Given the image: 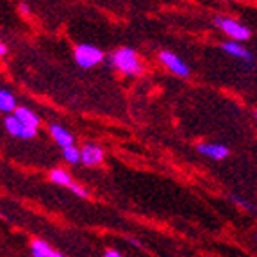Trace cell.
Here are the masks:
<instances>
[{
  "instance_id": "cell-1",
  "label": "cell",
  "mask_w": 257,
  "mask_h": 257,
  "mask_svg": "<svg viewBox=\"0 0 257 257\" xmlns=\"http://www.w3.org/2000/svg\"><path fill=\"white\" fill-rule=\"evenodd\" d=\"M111 64L118 72L128 77H138L143 73V63L138 57V52L131 47H121L111 56Z\"/></svg>"
},
{
  "instance_id": "cell-2",
  "label": "cell",
  "mask_w": 257,
  "mask_h": 257,
  "mask_svg": "<svg viewBox=\"0 0 257 257\" xmlns=\"http://www.w3.org/2000/svg\"><path fill=\"white\" fill-rule=\"evenodd\" d=\"M73 57H75V63L79 64L80 68H93L96 64H100L104 61V52H102L98 47H93L88 43H80L73 50Z\"/></svg>"
},
{
  "instance_id": "cell-3",
  "label": "cell",
  "mask_w": 257,
  "mask_h": 257,
  "mask_svg": "<svg viewBox=\"0 0 257 257\" xmlns=\"http://www.w3.org/2000/svg\"><path fill=\"white\" fill-rule=\"evenodd\" d=\"M214 25L237 43L246 41L250 38V29L239 24L237 20H234V18H229V16H214Z\"/></svg>"
},
{
  "instance_id": "cell-4",
  "label": "cell",
  "mask_w": 257,
  "mask_h": 257,
  "mask_svg": "<svg viewBox=\"0 0 257 257\" xmlns=\"http://www.w3.org/2000/svg\"><path fill=\"white\" fill-rule=\"evenodd\" d=\"M159 61L165 64L166 70H170V72L175 73V75H179V77H188L189 73H191L188 64L177 56V54L168 52V50H163V52L159 54Z\"/></svg>"
},
{
  "instance_id": "cell-5",
  "label": "cell",
  "mask_w": 257,
  "mask_h": 257,
  "mask_svg": "<svg viewBox=\"0 0 257 257\" xmlns=\"http://www.w3.org/2000/svg\"><path fill=\"white\" fill-rule=\"evenodd\" d=\"M4 125H6V131H8L13 138H20V140H32V138H36V134H38V131H34V128L25 127V125L22 123V121L18 120L15 114H9V116H6Z\"/></svg>"
},
{
  "instance_id": "cell-6",
  "label": "cell",
  "mask_w": 257,
  "mask_h": 257,
  "mask_svg": "<svg viewBox=\"0 0 257 257\" xmlns=\"http://www.w3.org/2000/svg\"><path fill=\"white\" fill-rule=\"evenodd\" d=\"M104 161V150L95 143H86L80 149V163L86 166H98Z\"/></svg>"
},
{
  "instance_id": "cell-7",
  "label": "cell",
  "mask_w": 257,
  "mask_h": 257,
  "mask_svg": "<svg viewBox=\"0 0 257 257\" xmlns=\"http://www.w3.org/2000/svg\"><path fill=\"white\" fill-rule=\"evenodd\" d=\"M197 150H198V154H202V156L209 157V159H214V161H221L229 156V149L220 143H200V145H197Z\"/></svg>"
},
{
  "instance_id": "cell-8",
  "label": "cell",
  "mask_w": 257,
  "mask_h": 257,
  "mask_svg": "<svg viewBox=\"0 0 257 257\" xmlns=\"http://www.w3.org/2000/svg\"><path fill=\"white\" fill-rule=\"evenodd\" d=\"M50 136H52V140L59 145L61 149H66V147H73V145H75L73 134L70 133V131H66V128L59 123L50 125Z\"/></svg>"
},
{
  "instance_id": "cell-9",
  "label": "cell",
  "mask_w": 257,
  "mask_h": 257,
  "mask_svg": "<svg viewBox=\"0 0 257 257\" xmlns=\"http://www.w3.org/2000/svg\"><path fill=\"white\" fill-rule=\"evenodd\" d=\"M221 48H223V52H227L229 56L245 61V63H248V64H253V56L250 54V50H246V48L241 43H237V41H225V43L221 45Z\"/></svg>"
},
{
  "instance_id": "cell-10",
  "label": "cell",
  "mask_w": 257,
  "mask_h": 257,
  "mask_svg": "<svg viewBox=\"0 0 257 257\" xmlns=\"http://www.w3.org/2000/svg\"><path fill=\"white\" fill-rule=\"evenodd\" d=\"M13 114H15V116L18 118V120H20L22 123L25 125V127L34 128V131H38V127H40V118H38V114L32 111V109L18 105V109H16Z\"/></svg>"
},
{
  "instance_id": "cell-11",
  "label": "cell",
  "mask_w": 257,
  "mask_h": 257,
  "mask_svg": "<svg viewBox=\"0 0 257 257\" xmlns=\"http://www.w3.org/2000/svg\"><path fill=\"white\" fill-rule=\"evenodd\" d=\"M50 181H52L54 184H57V186L68 188L70 191H72L73 186L77 184V182L72 179V175H70V173L66 172V170H63V168H54L52 172H50Z\"/></svg>"
},
{
  "instance_id": "cell-12",
  "label": "cell",
  "mask_w": 257,
  "mask_h": 257,
  "mask_svg": "<svg viewBox=\"0 0 257 257\" xmlns=\"http://www.w3.org/2000/svg\"><path fill=\"white\" fill-rule=\"evenodd\" d=\"M18 109L16 96L9 89L0 88V111L2 112H15Z\"/></svg>"
},
{
  "instance_id": "cell-13",
  "label": "cell",
  "mask_w": 257,
  "mask_h": 257,
  "mask_svg": "<svg viewBox=\"0 0 257 257\" xmlns=\"http://www.w3.org/2000/svg\"><path fill=\"white\" fill-rule=\"evenodd\" d=\"M54 250L50 248V245H48L47 241L43 239H34L31 243V253L32 257H50V253H52Z\"/></svg>"
},
{
  "instance_id": "cell-14",
  "label": "cell",
  "mask_w": 257,
  "mask_h": 257,
  "mask_svg": "<svg viewBox=\"0 0 257 257\" xmlns=\"http://www.w3.org/2000/svg\"><path fill=\"white\" fill-rule=\"evenodd\" d=\"M63 157L70 165H77V163H80V149H77L75 145L66 147V149H63Z\"/></svg>"
},
{
  "instance_id": "cell-15",
  "label": "cell",
  "mask_w": 257,
  "mask_h": 257,
  "mask_svg": "<svg viewBox=\"0 0 257 257\" xmlns=\"http://www.w3.org/2000/svg\"><path fill=\"white\" fill-rule=\"evenodd\" d=\"M230 200L234 202V204L237 205V207H243L245 211H248V213H252V211H255V205L253 204H250L248 200H243V198H239V197H230Z\"/></svg>"
},
{
  "instance_id": "cell-16",
  "label": "cell",
  "mask_w": 257,
  "mask_h": 257,
  "mask_svg": "<svg viewBox=\"0 0 257 257\" xmlns=\"http://www.w3.org/2000/svg\"><path fill=\"white\" fill-rule=\"evenodd\" d=\"M18 9H20V13H22V15H24V16L31 15V6L25 4V2H22V4L18 6Z\"/></svg>"
},
{
  "instance_id": "cell-17",
  "label": "cell",
  "mask_w": 257,
  "mask_h": 257,
  "mask_svg": "<svg viewBox=\"0 0 257 257\" xmlns=\"http://www.w3.org/2000/svg\"><path fill=\"white\" fill-rule=\"evenodd\" d=\"M104 257H123V255H121V253L118 252V250H112V248H109V250H105Z\"/></svg>"
},
{
  "instance_id": "cell-18",
  "label": "cell",
  "mask_w": 257,
  "mask_h": 257,
  "mask_svg": "<svg viewBox=\"0 0 257 257\" xmlns=\"http://www.w3.org/2000/svg\"><path fill=\"white\" fill-rule=\"evenodd\" d=\"M6 54H8V47H6V45L0 41V57H4Z\"/></svg>"
},
{
  "instance_id": "cell-19",
  "label": "cell",
  "mask_w": 257,
  "mask_h": 257,
  "mask_svg": "<svg viewBox=\"0 0 257 257\" xmlns=\"http://www.w3.org/2000/svg\"><path fill=\"white\" fill-rule=\"evenodd\" d=\"M50 257H66V255H63L61 252H56V250H54V252L50 253Z\"/></svg>"
},
{
  "instance_id": "cell-20",
  "label": "cell",
  "mask_w": 257,
  "mask_h": 257,
  "mask_svg": "<svg viewBox=\"0 0 257 257\" xmlns=\"http://www.w3.org/2000/svg\"><path fill=\"white\" fill-rule=\"evenodd\" d=\"M223 2H229V0H223Z\"/></svg>"
}]
</instances>
